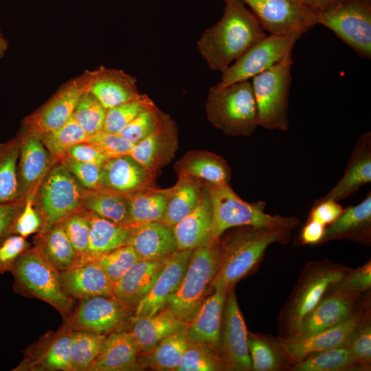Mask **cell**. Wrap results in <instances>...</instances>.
Masks as SVG:
<instances>
[{
  "label": "cell",
  "mask_w": 371,
  "mask_h": 371,
  "mask_svg": "<svg viewBox=\"0 0 371 371\" xmlns=\"http://www.w3.org/2000/svg\"><path fill=\"white\" fill-rule=\"evenodd\" d=\"M223 1L222 16L207 28L196 42L209 69L221 73L267 35L241 0Z\"/></svg>",
  "instance_id": "1"
},
{
  "label": "cell",
  "mask_w": 371,
  "mask_h": 371,
  "mask_svg": "<svg viewBox=\"0 0 371 371\" xmlns=\"http://www.w3.org/2000/svg\"><path fill=\"white\" fill-rule=\"evenodd\" d=\"M289 231L247 226L234 234L219 249L218 269L211 289L229 290L254 269L270 245L286 242Z\"/></svg>",
  "instance_id": "2"
},
{
  "label": "cell",
  "mask_w": 371,
  "mask_h": 371,
  "mask_svg": "<svg viewBox=\"0 0 371 371\" xmlns=\"http://www.w3.org/2000/svg\"><path fill=\"white\" fill-rule=\"evenodd\" d=\"M211 200L212 225L211 242H216L229 228L251 226L291 230L299 224L296 217L271 215L265 212V201L249 203L240 198L229 183H207Z\"/></svg>",
  "instance_id": "3"
},
{
  "label": "cell",
  "mask_w": 371,
  "mask_h": 371,
  "mask_svg": "<svg viewBox=\"0 0 371 371\" xmlns=\"http://www.w3.org/2000/svg\"><path fill=\"white\" fill-rule=\"evenodd\" d=\"M205 108L210 122L227 135L249 136L258 126L250 80L229 85L218 82L212 85Z\"/></svg>",
  "instance_id": "4"
},
{
  "label": "cell",
  "mask_w": 371,
  "mask_h": 371,
  "mask_svg": "<svg viewBox=\"0 0 371 371\" xmlns=\"http://www.w3.org/2000/svg\"><path fill=\"white\" fill-rule=\"evenodd\" d=\"M10 272L15 292L47 302L65 319L72 312L75 300L63 289L59 271L35 247H30L19 257Z\"/></svg>",
  "instance_id": "5"
},
{
  "label": "cell",
  "mask_w": 371,
  "mask_h": 371,
  "mask_svg": "<svg viewBox=\"0 0 371 371\" xmlns=\"http://www.w3.org/2000/svg\"><path fill=\"white\" fill-rule=\"evenodd\" d=\"M216 243L193 249L180 284L166 306L185 324L192 319L212 288L219 264Z\"/></svg>",
  "instance_id": "6"
},
{
  "label": "cell",
  "mask_w": 371,
  "mask_h": 371,
  "mask_svg": "<svg viewBox=\"0 0 371 371\" xmlns=\"http://www.w3.org/2000/svg\"><path fill=\"white\" fill-rule=\"evenodd\" d=\"M292 54L250 80L258 126L269 130L289 129V97L292 83Z\"/></svg>",
  "instance_id": "7"
},
{
  "label": "cell",
  "mask_w": 371,
  "mask_h": 371,
  "mask_svg": "<svg viewBox=\"0 0 371 371\" xmlns=\"http://www.w3.org/2000/svg\"><path fill=\"white\" fill-rule=\"evenodd\" d=\"M84 190L61 161L54 163L34 196V207L43 221L42 229L82 209Z\"/></svg>",
  "instance_id": "8"
},
{
  "label": "cell",
  "mask_w": 371,
  "mask_h": 371,
  "mask_svg": "<svg viewBox=\"0 0 371 371\" xmlns=\"http://www.w3.org/2000/svg\"><path fill=\"white\" fill-rule=\"evenodd\" d=\"M317 24L332 30L356 52L371 57V3L364 0H342L317 14Z\"/></svg>",
  "instance_id": "9"
},
{
  "label": "cell",
  "mask_w": 371,
  "mask_h": 371,
  "mask_svg": "<svg viewBox=\"0 0 371 371\" xmlns=\"http://www.w3.org/2000/svg\"><path fill=\"white\" fill-rule=\"evenodd\" d=\"M302 35L299 32L267 35L223 71L219 82L229 85L251 80L292 54Z\"/></svg>",
  "instance_id": "10"
},
{
  "label": "cell",
  "mask_w": 371,
  "mask_h": 371,
  "mask_svg": "<svg viewBox=\"0 0 371 371\" xmlns=\"http://www.w3.org/2000/svg\"><path fill=\"white\" fill-rule=\"evenodd\" d=\"M241 1L270 34H303L317 24V14L298 0Z\"/></svg>",
  "instance_id": "11"
},
{
  "label": "cell",
  "mask_w": 371,
  "mask_h": 371,
  "mask_svg": "<svg viewBox=\"0 0 371 371\" xmlns=\"http://www.w3.org/2000/svg\"><path fill=\"white\" fill-rule=\"evenodd\" d=\"M65 319L72 330L107 335L118 329L127 317L126 306L113 295H95L78 300Z\"/></svg>",
  "instance_id": "12"
},
{
  "label": "cell",
  "mask_w": 371,
  "mask_h": 371,
  "mask_svg": "<svg viewBox=\"0 0 371 371\" xmlns=\"http://www.w3.org/2000/svg\"><path fill=\"white\" fill-rule=\"evenodd\" d=\"M85 85V72L67 81L43 106L24 119L22 127L41 136L62 126L71 117Z\"/></svg>",
  "instance_id": "13"
},
{
  "label": "cell",
  "mask_w": 371,
  "mask_h": 371,
  "mask_svg": "<svg viewBox=\"0 0 371 371\" xmlns=\"http://www.w3.org/2000/svg\"><path fill=\"white\" fill-rule=\"evenodd\" d=\"M72 330L63 324L49 331L25 351L15 371H72L70 347Z\"/></svg>",
  "instance_id": "14"
},
{
  "label": "cell",
  "mask_w": 371,
  "mask_h": 371,
  "mask_svg": "<svg viewBox=\"0 0 371 371\" xmlns=\"http://www.w3.org/2000/svg\"><path fill=\"white\" fill-rule=\"evenodd\" d=\"M248 334L235 293L227 291L221 330L220 347L225 363L235 370H251Z\"/></svg>",
  "instance_id": "15"
},
{
  "label": "cell",
  "mask_w": 371,
  "mask_h": 371,
  "mask_svg": "<svg viewBox=\"0 0 371 371\" xmlns=\"http://www.w3.org/2000/svg\"><path fill=\"white\" fill-rule=\"evenodd\" d=\"M19 155L17 164L19 189L21 199L34 194L45 175L56 162L40 137L23 127L17 135Z\"/></svg>",
  "instance_id": "16"
},
{
  "label": "cell",
  "mask_w": 371,
  "mask_h": 371,
  "mask_svg": "<svg viewBox=\"0 0 371 371\" xmlns=\"http://www.w3.org/2000/svg\"><path fill=\"white\" fill-rule=\"evenodd\" d=\"M192 251L177 250L165 259L153 286L136 305L133 317H150L166 307L180 284Z\"/></svg>",
  "instance_id": "17"
},
{
  "label": "cell",
  "mask_w": 371,
  "mask_h": 371,
  "mask_svg": "<svg viewBox=\"0 0 371 371\" xmlns=\"http://www.w3.org/2000/svg\"><path fill=\"white\" fill-rule=\"evenodd\" d=\"M85 91L93 95L106 109L138 97L137 79L123 70L100 66L87 70Z\"/></svg>",
  "instance_id": "18"
},
{
  "label": "cell",
  "mask_w": 371,
  "mask_h": 371,
  "mask_svg": "<svg viewBox=\"0 0 371 371\" xmlns=\"http://www.w3.org/2000/svg\"><path fill=\"white\" fill-rule=\"evenodd\" d=\"M177 143L175 122L161 112L159 123L146 137L135 144L128 155L140 164L152 176L170 158Z\"/></svg>",
  "instance_id": "19"
},
{
  "label": "cell",
  "mask_w": 371,
  "mask_h": 371,
  "mask_svg": "<svg viewBox=\"0 0 371 371\" xmlns=\"http://www.w3.org/2000/svg\"><path fill=\"white\" fill-rule=\"evenodd\" d=\"M359 324V317L352 315L343 322L319 333L304 337H291L282 341L280 346L289 357L299 361L313 353L346 346Z\"/></svg>",
  "instance_id": "20"
},
{
  "label": "cell",
  "mask_w": 371,
  "mask_h": 371,
  "mask_svg": "<svg viewBox=\"0 0 371 371\" xmlns=\"http://www.w3.org/2000/svg\"><path fill=\"white\" fill-rule=\"evenodd\" d=\"M59 273L63 289L74 300L113 295L114 284L95 260L80 262Z\"/></svg>",
  "instance_id": "21"
},
{
  "label": "cell",
  "mask_w": 371,
  "mask_h": 371,
  "mask_svg": "<svg viewBox=\"0 0 371 371\" xmlns=\"http://www.w3.org/2000/svg\"><path fill=\"white\" fill-rule=\"evenodd\" d=\"M371 181V133L365 132L357 139L342 177L320 199L340 201Z\"/></svg>",
  "instance_id": "22"
},
{
  "label": "cell",
  "mask_w": 371,
  "mask_h": 371,
  "mask_svg": "<svg viewBox=\"0 0 371 371\" xmlns=\"http://www.w3.org/2000/svg\"><path fill=\"white\" fill-rule=\"evenodd\" d=\"M141 260H164L177 250L172 227L160 222L129 225L126 242Z\"/></svg>",
  "instance_id": "23"
},
{
  "label": "cell",
  "mask_w": 371,
  "mask_h": 371,
  "mask_svg": "<svg viewBox=\"0 0 371 371\" xmlns=\"http://www.w3.org/2000/svg\"><path fill=\"white\" fill-rule=\"evenodd\" d=\"M187 324V335L190 341L205 344L212 348L220 347L221 330L227 291L213 289Z\"/></svg>",
  "instance_id": "24"
},
{
  "label": "cell",
  "mask_w": 371,
  "mask_h": 371,
  "mask_svg": "<svg viewBox=\"0 0 371 371\" xmlns=\"http://www.w3.org/2000/svg\"><path fill=\"white\" fill-rule=\"evenodd\" d=\"M153 176L128 155L108 158L101 166L102 187L126 195L150 187Z\"/></svg>",
  "instance_id": "25"
},
{
  "label": "cell",
  "mask_w": 371,
  "mask_h": 371,
  "mask_svg": "<svg viewBox=\"0 0 371 371\" xmlns=\"http://www.w3.org/2000/svg\"><path fill=\"white\" fill-rule=\"evenodd\" d=\"M139 352L130 331L116 330L106 335L102 349L89 371H127L141 370Z\"/></svg>",
  "instance_id": "26"
},
{
  "label": "cell",
  "mask_w": 371,
  "mask_h": 371,
  "mask_svg": "<svg viewBox=\"0 0 371 371\" xmlns=\"http://www.w3.org/2000/svg\"><path fill=\"white\" fill-rule=\"evenodd\" d=\"M212 207L205 187L196 207L172 226L177 250H191L211 242Z\"/></svg>",
  "instance_id": "27"
},
{
  "label": "cell",
  "mask_w": 371,
  "mask_h": 371,
  "mask_svg": "<svg viewBox=\"0 0 371 371\" xmlns=\"http://www.w3.org/2000/svg\"><path fill=\"white\" fill-rule=\"evenodd\" d=\"M164 260H139L115 284L113 296L127 308L136 306L157 279Z\"/></svg>",
  "instance_id": "28"
},
{
  "label": "cell",
  "mask_w": 371,
  "mask_h": 371,
  "mask_svg": "<svg viewBox=\"0 0 371 371\" xmlns=\"http://www.w3.org/2000/svg\"><path fill=\"white\" fill-rule=\"evenodd\" d=\"M352 303L341 293L322 299L304 317L291 337H304L335 326L352 315Z\"/></svg>",
  "instance_id": "29"
},
{
  "label": "cell",
  "mask_w": 371,
  "mask_h": 371,
  "mask_svg": "<svg viewBox=\"0 0 371 371\" xmlns=\"http://www.w3.org/2000/svg\"><path fill=\"white\" fill-rule=\"evenodd\" d=\"M185 324H187L179 319L170 309L164 307L152 316L133 317L129 331L139 354H142Z\"/></svg>",
  "instance_id": "30"
},
{
  "label": "cell",
  "mask_w": 371,
  "mask_h": 371,
  "mask_svg": "<svg viewBox=\"0 0 371 371\" xmlns=\"http://www.w3.org/2000/svg\"><path fill=\"white\" fill-rule=\"evenodd\" d=\"M85 212L89 223V246L81 262L93 260L126 245L129 226L113 223L87 210Z\"/></svg>",
  "instance_id": "31"
},
{
  "label": "cell",
  "mask_w": 371,
  "mask_h": 371,
  "mask_svg": "<svg viewBox=\"0 0 371 371\" xmlns=\"http://www.w3.org/2000/svg\"><path fill=\"white\" fill-rule=\"evenodd\" d=\"M34 247L58 271L79 263V257L60 223L42 229L34 237Z\"/></svg>",
  "instance_id": "32"
},
{
  "label": "cell",
  "mask_w": 371,
  "mask_h": 371,
  "mask_svg": "<svg viewBox=\"0 0 371 371\" xmlns=\"http://www.w3.org/2000/svg\"><path fill=\"white\" fill-rule=\"evenodd\" d=\"M189 343L187 324H185L148 351L139 355L137 363L141 369L149 368L155 370L177 371Z\"/></svg>",
  "instance_id": "33"
},
{
  "label": "cell",
  "mask_w": 371,
  "mask_h": 371,
  "mask_svg": "<svg viewBox=\"0 0 371 371\" xmlns=\"http://www.w3.org/2000/svg\"><path fill=\"white\" fill-rule=\"evenodd\" d=\"M202 194V184L199 179L180 174L178 183L168 190L166 209L159 222L170 227L174 226L196 207Z\"/></svg>",
  "instance_id": "34"
},
{
  "label": "cell",
  "mask_w": 371,
  "mask_h": 371,
  "mask_svg": "<svg viewBox=\"0 0 371 371\" xmlns=\"http://www.w3.org/2000/svg\"><path fill=\"white\" fill-rule=\"evenodd\" d=\"M371 223V192L359 204L344 209L341 215L326 227L322 242L334 238H359L368 235Z\"/></svg>",
  "instance_id": "35"
},
{
  "label": "cell",
  "mask_w": 371,
  "mask_h": 371,
  "mask_svg": "<svg viewBox=\"0 0 371 371\" xmlns=\"http://www.w3.org/2000/svg\"><path fill=\"white\" fill-rule=\"evenodd\" d=\"M128 196L103 187L85 189L82 208L113 223L128 226Z\"/></svg>",
  "instance_id": "36"
},
{
  "label": "cell",
  "mask_w": 371,
  "mask_h": 371,
  "mask_svg": "<svg viewBox=\"0 0 371 371\" xmlns=\"http://www.w3.org/2000/svg\"><path fill=\"white\" fill-rule=\"evenodd\" d=\"M180 174L212 184L229 183L230 168L221 157L209 152H196L187 155L179 167Z\"/></svg>",
  "instance_id": "37"
},
{
  "label": "cell",
  "mask_w": 371,
  "mask_h": 371,
  "mask_svg": "<svg viewBox=\"0 0 371 371\" xmlns=\"http://www.w3.org/2000/svg\"><path fill=\"white\" fill-rule=\"evenodd\" d=\"M168 199V190L150 187L128 196V226L131 225L159 222L164 215Z\"/></svg>",
  "instance_id": "38"
},
{
  "label": "cell",
  "mask_w": 371,
  "mask_h": 371,
  "mask_svg": "<svg viewBox=\"0 0 371 371\" xmlns=\"http://www.w3.org/2000/svg\"><path fill=\"white\" fill-rule=\"evenodd\" d=\"M342 270L325 271L315 276L303 287L293 306L291 324L293 333L298 328L304 317L322 300L328 288L337 284L344 277Z\"/></svg>",
  "instance_id": "39"
},
{
  "label": "cell",
  "mask_w": 371,
  "mask_h": 371,
  "mask_svg": "<svg viewBox=\"0 0 371 371\" xmlns=\"http://www.w3.org/2000/svg\"><path fill=\"white\" fill-rule=\"evenodd\" d=\"M19 155L17 135L0 144V203L23 199L20 197L18 183Z\"/></svg>",
  "instance_id": "40"
},
{
  "label": "cell",
  "mask_w": 371,
  "mask_h": 371,
  "mask_svg": "<svg viewBox=\"0 0 371 371\" xmlns=\"http://www.w3.org/2000/svg\"><path fill=\"white\" fill-rule=\"evenodd\" d=\"M106 335L73 330L70 347L72 371H89L98 356Z\"/></svg>",
  "instance_id": "41"
},
{
  "label": "cell",
  "mask_w": 371,
  "mask_h": 371,
  "mask_svg": "<svg viewBox=\"0 0 371 371\" xmlns=\"http://www.w3.org/2000/svg\"><path fill=\"white\" fill-rule=\"evenodd\" d=\"M297 362L295 370L299 371H338L355 364L346 346L313 353Z\"/></svg>",
  "instance_id": "42"
},
{
  "label": "cell",
  "mask_w": 371,
  "mask_h": 371,
  "mask_svg": "<svg viewBox=\"0 0 371 371\" xmlns=\"http://www.w3.org/2000/svg\"><path fill=\"white\" fill-rule=\"evenodd\" d=\"M89 135L71 117L58 128L38 136L43 144L56 161H60L74 145L83 142Z\"/></svg>",
  "instance_id": "43"
},
{
  "label": "cell",
  "mask_w": 371,
  "mask_h": 371,
  "mask_svg": "<svg viewBox=\"0 0 371 371\" xmlns=\"http://www.w3.org/2000/svg\"><path fill=\"white\" fill-rule=\"evenodd\" d=\"M106 109L91 93L84 91L78 99L71 117L88 135L102 131Z\"/></svg>",
  "instance_id": "44"
},
{
  "label": "cell",
  "mask_w": 371,
  "mask_h": 371,
  "mask_svg": "<svg viewBox=\"0 0 371 371\" xmlns=\"http://www.w3.org/2000/svg\"><path fill=\"white\" fill-rule=\"evenodd\" d=\"M153 102L145 94L106 110L102 131L118 134L141 112L154 106Z\"/></svg>",
  "instance_id": "45"
},
{
  "label": "cell",
  "mask_w": 371,
  "mask_h": 371,
  "mask_svg": "<svg viewBox=\"0 0 371 371\" xmlns=\"http://www.w3.org/2000/svg\"><path fill=\"white\" fill-rule=\"evenodd\" d=\"M222 363L209 346L190 341L177 371H216Z\"/></svg>",
  "instance_id": "46"
},
{
  "label": "cell",
  "mask_w": 371,
  "mask_h": 371,
  "mask_svg": "<svg viewBox=\"0 0 371 371\" xmlns=\"http://www.w3.org/2000/svg\"><path fill=\"white\" fill-rule=\"evenodd\" d=\"M137 252L129 245H124L93 260L102 268L111 282L115 284L138 260Z\"/></svg>",
  "instance_id": "47"
},
{
  "label": "cell",
  "mask_w": 371,
  "mask_h": 371,
  "mask_svg": "<svg viewBox=\"0 0 371 371\" xmlns=\"http://www.w3.org/2000/svg\"><path fill=\"white\" fill-rule=\"evenodd\" d=\"M60 223L81 262L89 246V223L85 210L69 214Z\"/></svg>",
  "instance_id": "48"
},
{
  "label": "cell",
  "mask_w": 371,
  "mask_h": 371,
  "mask_svg": "<svg viewBox=\"0 0 371 371\" xmlns=\"http://www.w3.org/2000/svg\"><path fill=\"white\" fill-rule=\"evenodd\" d=\"M247 341L252 370L271 371L280 367L281 363L280 355L267 341L249 335Z\"/></svg>",
  "instance_id": "49"
},
{
  "label": "cell",
  "mask_w": 371,
  "mask_h": 371,
  "mask_svg": "<svg viewBox=\"0 0 371 371\" xmlns=\"http://www.w3.org/2000/svg\"><path fill=\"white\" fill-rule=\"evenodd\" d=\"M161 112L155 105L141 112L119 133L134 144L149 135L157 126Z\"/></svg>",
  "instance_id": "50"
},
{
  "label": "cell",
  "mask_w": 371,
  "mask_h": 371,
  "mask_svg": "<svg viewBox=\"0 0 371 371\" xmlns=\"http://www.w3.org/2000/svg\"><path fill=\"white\" fill-rule=\"evenodd\" d=\"M85 142L91 145L106 158L128 155L135 145L118 134L109 133L104 131L89 135Z\"/></svg>",
  "instance_id": "51"
},
{
  "label": "cell",
  "mask_w": 371,
  "mask_h": 371,
  "mask_svg": "<svg viewBox=\"0 0 371 371\" xmlns=\"http://www.w3.org/2000/svg\"><path fill=\"white\" fill-rule=\"evenodd\" d=\"M34 194H29L25 197L23 207L15 221L14 234L26 238L43 229V221L34 207Z\"/></svg>",
  "instance_id": "52"
},
{
  "label": "cell",
  "mask_w": 371,
  "mask_h": 371,
  "mask_svg": "<svg viewBox=\"0 0 371 371\" xmlns=\"http://www.w3.org/2000/svg\"><path fill=\"white\" fill-rule=\"evenodd\" d=\"M60 161L85 189H95L102 187L101 166L68 158H63Z\"/></svg>",
  "instance_id": "53"
},
{
  "label": "cell",
  "mask_w": 371,
  "mask_h": 371,
  "mask_svg": "<svg viewBox=\"0 0 371 371\" xmlns=\"http://www.w3.org/2000/svg\"><path fill=\"white\" fill-rule=\"evenodd\" d=\"M346 346L349 349L355 364L368 365L371 359V328L361 326L355 330Z\"/></svg>",
  "instance_id": "54"
},
{
  "label": "cell",
  "mask_w": 371,
  "mask_h": 371,
  "mask_svg": "<svg viewBox=\"0 0 371 371\" xmlns=\"http://www.w3.org/2000/svg\"><path fill=\"white\" fill-rule=\"evenodd\" d=\"M31 245L25 237L12 234L0 243V273L10 271L19 257Z\"/></svg>",
  "instance_id": "55"
},
{
  "label": "cell",
  "mask_w": 371,
  "mask_h": 371,
  "mask_svg": "<svg viewBox=\"0 0 371 371\" xmlns=\"http://www.w3.org/2000/svg\"><path fill=\"white\" fill-rule=\"evenodd\" d=\"M339 283H341L340 293L348 296L368 290L371 286L370 261L346 277L344 276Z\"/></svg>",
  "instance_id": "56"
},
{
  "label": "cell",
  "mask_w": 371,
  "mask_h": 371,
  "mask_svg": "<svg viewBox=\"0 0 371 371\" xmlns=\"http://www.w3.org/2000/svg\"><path fill=\"white\" fill-rule=\"evenodd\" d=\"M344 210L343 207L337 201L319 199L315 202L308 219L316 221L325 226L329 225L341 215Z\"/></svg>",
  "instance_id": "57"
},
{
  "label": "cell",
  "mask_w": 371,
  "mask_h": 371,
  "mask_svg": "<svg viewBox=\"0 0 371 371\" xmlns=\"http://www.w3.org/2000/svg\"><path fill=\"white\" fill-rule=\"evenodd\" d=\"M25 203V199L0 203V243L14 234L15 221Z\"/></svg>",
  "instance_id": "58"
},
{
  "label": "cell",
  "mask_w": 371,
  "mask_h": 371,
  "mask_svg": "<svg viewBox=\"0 0 371 371\" xmlns=\"http://www.w3.org/2000/svg\"><path fill=\"white\" fill-rule=\"evenodd\" d=\"M63 158H68L81 162L92 163L100 166H102L108 159L85 142L72 146L68 150Z\"/></svg>",
  "instance_id": "59"
},
{
  "label": "cell",
  "mask_w": 371,
  "mask_h": 371,
  "mask_svg": "<svg viewBox=\"0 0 371 371\" xmlns=\"http://www.w3.org/2000/svg\"><path fill=\"white\" fill-rule=\"evenodd\" d=\"M325 230V225L316 221L308 219L302 228L301 240L304 244H317L322 241Z\"/></svg>",
  "instance_id": "60"
},
{
  "label": "cell",
  "mask_w": 371,
  "mask_h": 371,
  "mask_svg": "<svg viewBox=\"0 0 371 371\" xmlns=\"http://www.w3.org/2000/svg\"><path fill=\"white\" fill-rule=\"evenodd\" d=\"M317 14L341 2L342 0H298Z\"/></svg>",
  "instance_id": "61"
},
{
  "label": "cell",
  "mask_w": 371,
  "mask_h": 371,
  "mask_svg": "<svg viewBox=\"0 0 371 371\" xmlns=\"http://www.w3.org/2000/svg\"><path fill=\"white\" fill-rule=\"evenodd\" d=\"M8 48V43L0 29V59L3 58Z\"/></svg>",
  "instance_id": "62"
},
{
  "label": "cell",
  "mask_w": 371,
  "mask_h": 371,
  "mask_svg": "<svg viewBox=\"0 0 371 371\" xmlns=\"http://www.w3.org/2000/svg\"><path fill=\"white\" fill-rule=\"evenodd\" d=\"M364 1H370V0H364Z\"/></svg>",
  "instance_id": "63"
}]
</instances>
